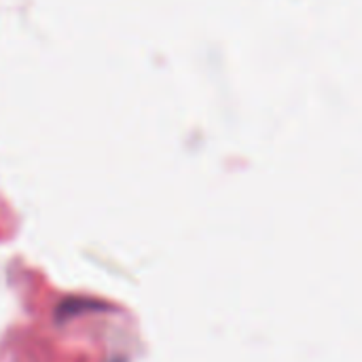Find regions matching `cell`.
Instances as JSON below:
<instances>
[{"label": "cell", "instance_id": "1", "mask_svg": "<svg viewBox=\"0 0 362 362\" xmlns=\"http://www.w3.org/2000/svg\"><path fill=\"white\" fill-rule=\"evenodd\" d=\"M98 310V308H102V303H95V301H91V299H66L59 308H57V320L59 322H64V320H70V318H74V316H78V314H85V310Z\"/></svg>", "mask_w": 362, "mask_h": 362}]
</instances>
